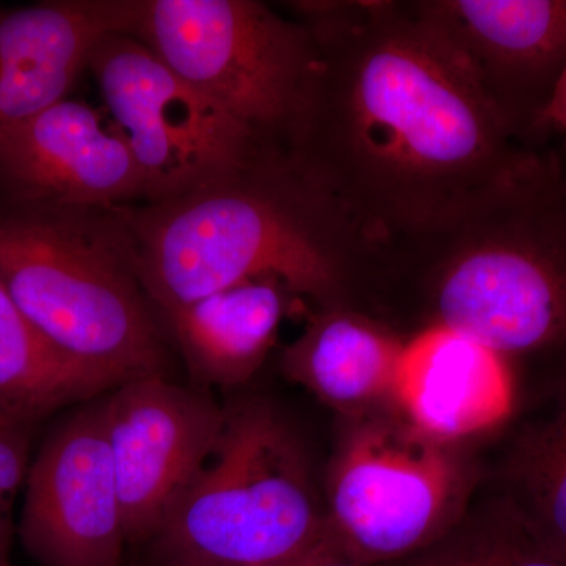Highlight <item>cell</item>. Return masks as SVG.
Instances as JSON below:
<instances>
[{"instance_id":"24","label":"cell","mask_w":566,"mask_h":566,"mask_svg":"<svg viewBox=\"0 0 566 566\" xmlns=\"http://www.w3.org/2000/svg\"><path fill=\"white\" fill-rule=\"evenodd\" d=\"M11 566H13V565H11Z\"/></svg>"},{"instance_id":"6","label":"cell","mask_w":566,"mask_h":566,"mask_svg":"<svg viewBox=\"0 0 566 566\" xmlns=\"http://www.w3.org/2000/svg\"><path fill=\"white\" fill-rule=\"evenodd\" d=\"M126 33L260 145L290 151L318 63L303 22L255 0H133Z\"/></svg>"},{"instance_id":"1","label":"cell","mask_w":566,"mask_h":566,"mask_svg":"<svg viewBox=\"0 0 566 566\" xmlns=\"http://www.w3.org/2000/svg\"><path fill=\"white\" fill-rule=\"evenodd\" d=\"M286 6L318 50L289 153L375 243L433 222L528 150L408 0Z\"/></svg>"},{"instance_id":"2","label":"cell","mask_w":566,"mask_h":566,"mask_svg":"<svg viewBox=\"0 0 566 566\" xmlns=\"http://www.w3.org/2000/svg\"><path fill=\"white\" fill-rule=\"evenodd\" d=\"M376 315L406 337L446 327L504 364L516 408L566 387V192L551 147L433 222L379 243ZM515 408V409H516Z\"/></svg>"},{"instance_id":"9","label":"cell","mask_w":566,"mask_h":566,"mask_svg":"<svg viewBox=\"0 0 566 566\" xmlns=\"http://www.w3.org/2000/svg\"><path fill=\"white\" fill-rule=\"evenodd\" d=\"M480 98L524 148L547 147L545 120L566 65V0H408Z\"/></svg>"},{"instance_id":"11","label":"cell","mask_w":566,"mask_h":566,"mask_svg":"<svg viewBox=\"0 0 566 566\" xmlns=\"http://www.w3.org/2000/svg\"><path fill=\"white\" fill-rule=\"evenodd\" d=\"M22 546L41 566H122L126 534L102 397L63 419L25 480Z\"/></svg>"},{"instance_id":"15","label":"cell","mask_w":566,"mask_h":566,"mask_svg":"<svg viewBox=\"0 0 566 566\" xmlns=\"http://www.w3.org/2000/svg\"><path fill=\"white\" fill-rule=\"evenodd\" d=\"M408 338L359 308L318 307L282 349L281 367L346 420L363 419L395 409Z\"/></svg>"},{"instance_id":"10","label":"cell","mask_w":566,"mask_h":566,"mask_svg":"<svg viewBox=\"0 0 566 566\" xmlns=\"http://www.w3.org/2000/svg\"><path fill=\"white\" fill-rule=\"evenodd\" d=\"M126 543H148L214 452L226 408L200 387L134 379L102 397Z\"/></svg>"},{"instance_id":"13","label":"cell","mask_w":566,"mask_h":566,"mask_svg":"<svg viewBox=\"0 0 566 566\" xmlns=\"http://www.w3.org/2000/svg\"><path fill=\"white\" fill-rule=\"evenodd\" d=\"M133 0H51L0 10V140L69 98L96 43L128 31Z\"/></svg>"},{"instance_id":"7","label":"cell","mask_w":566,"mask_h":566,"mask_svg":"<svg viewBox=\"0 0 566 566\" xmlns=\"http://www.w3.org/2000/svg\"><path fill=\"white\" fill-rule=\"evenodd\" d=\"M463 449L395 409L348 420L327 472V532L363 566L422 553L468 512L472 472Z\"/></svg>"},{"instance_id":"4","label":"cell","mask_w":566,"mask_h":566,"mask_svg":"<svg viewBox=\"0 0 566 566\" xmlns=\"http://www.w3.org/2000/svg\"><path fill=\"white\" fill-rule=\"evenodd\" d=\"M0 282L54 348L118 386L169 378L170 338L115 208L0 200Z\"/></svg>"},{"instance_id":"17","label":"cell","mask_w":566,"mask_h":566,"mask_svg":"<svg viewBox=\"0 0 566 566\" xmlns=\"http://www.w3.org/2000/svg\"><path fill=\"white\" fill-rule=\"evenodd\" d=\"M497 494L539 545L566 558V387L515 409Z\"/></svg>"},{"instance_id":"12","label":"cell","mask_w":566,"mask_h":566,"mask_svg":"<svg viewBox=\"0 0 566 566\" xmlns=\"http://www.w3.org/2000/svg\"><path fill=\"white\" fill-rule=\"evenodd\" d=\"M92 104L66 98L0 140V200L61 208L144 202L133 153Z\"/></svg>"},{"instance_id":"19","label":"cell","mask_w":566,"mask_h":566,"mask_svg":"<svg viewBox=\"0 0 566 566\" xmlns=\"http://www.w3.org/2000/svg\"><path fill=\"white\" fill-rule=\"evenodd\" d=\"M398 566H566L531 535L515 513L493 495L469 510L441 539Z\"/></svg>"},{"instance_id":"14","label":"cell","mask_w":566,"mask_h":566,"mask_svg":"<svg viewBox=\"0 0 566 566\" xmlns=\"http://www.w3.org/2000/svg\"><path fill=\"white\" fill-rule=\"evenodd\" d=\"M515 408L509 371L485 346L446 327L408 338L395 409L424 433L463 444L504 427Z\"/></svg>"},{"instance_id":"3","label":"cell","mask_w":566,"mask_h":566,"mask_svg":"<svg viewBox=\"0 0 566 566\" xmlns=\"http://www.w3.org/2000/svg\"><path fill=\"white\" fill-rule=\"evenodd\" d=\"M115 212L158 312L275 277L315 308L374 315L379 244L290 153H262L182 196Z\"/></svg>"},{"instance_id":"8","label":"cell","mask_w":566,"mask_h":566,"mask_svg":"<svg viewBox=\"0 0 566 566\" xmlns=\"http://www.w3.org/2000/svg\"><path fill=\"white\" fill-rule=\"evenodd\" d=\"M87 71L133 153L144 202L182 196L262 153L279 151L260 145L129 33L104 35L92 51Z\"/></svg>"},{"instance_id":"5","label":"cell","mask_w":566,"mask_h":566,"mask_svg":"<svg viewBox=\"0 0 566 566\" xmlns=\"http://www.w3.org/2000/svg\"><path fill=\"white\" fill-rule=\"evenodd\" d=\"M223 408L214 452L148 542L153 566H271L326 531L303 446L274 406Z\"/></svg>"},{"instance_id":"21","label":"cell","mask_w":566,"mask_h":566,"mask_svg":"<svg viewBox=\"0 0 566 566\" xmlns=\"http://www.w3.org/2000/svg\"><path fill=\"white\" fill-rule=\"evenodd\" d=\"M271 566H363L354 562L352 557L346 556L344 549L335 543L329 532L324 531V534L318 539L289 560H283L281 564Z\"/></svg>"},{"instance_id":"16","label":"cell","mask_w":566,"mask_h":566,"mask_svg":"<svg viewBox=\"0 0 566 566\" xmlns=\"http://www.w3.org/2000/svg\"><path fill=\"white\" fill-rule=\"evenodd\" d=\"M296 300L279 279L263 277L158 314L189 375L199 385L233 389L262 368Z\"/></svg>"},{"instance_id":"20","label":"cell","mask_w":566,"mask_h":566,"mask_svg":"<svg viewBox=\"0 0 566 566\" xmlns=\"http://www.w3.org/2000/svg\"><path fill=\"white\" fill-rule=\"evenodd\" d=\"M44 417L0 405V566H11L13 505L31 469L33 434Z\"/></svg>"},{"instance_id":"22","label":"cell","mask_w":566,"mask_h":566,"mask_svg":"<svg viewBox=\"0 0 566 566\" xmlns=\"http://www.w3.org/2000/svg\"><path fill=\"white\" fill-rule=\"evenodd\" d=\"M545 125L549 136L556 133L564 137L566 147V65L560 81H558L553 102H551L549 109L546 112Z\"/></svg>"},{"instance_id":"18","label":"cell","mask_w":566,"mask_h":566,"mask_svg":"<svg viewBox=\"0 0 566 566\" xmlns=\"http://www.w3.org/2000/svg\"><path fill=\"white\" fill-rule=\"evenodd\" d=\"M118 387L54 348L0 282V405L50 417Z\"/></svg>"},{"instance_id":"23","label":"cell","mask_w":566,"mask_h":566,"mask_svg":"<svg viewBox=\"0 0 566 566\" xmlns=\"http://www.w3.org/2000/svg\"><path fill=\"white\" fill-rule=\"evenodd\" d=\"M562 161H564V188H565V192H566V153H565V158H562Z\"/></svg>"}]
</instances>
